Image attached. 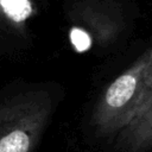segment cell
Segmentation results:
<instances>
[{"mask_svg":"<svg viewBox=\"0 0 152 152\" xmlns=\"http://www.w3.org/2000/svg\"><path fill=\"white\" fill-rule=\"evenodd\" d=\"M32 108L24 101L0 103V152H28L32 146Z\"/></svg>","mask_w":152,"mask_h":152,"instance_id":"1","label":"cell"},{"mask_svg":"<svg viewBox=\"0 0 152 152\" xmlns=\"http://www.w3.org/2000/svg\"><path fill=\"white\" fill-rule=\"evenodd\" d=\"M135 78L131 74H125L118 77L108 88L106 93V102L114 108L121 107L126 103L134 93Z\"/></svg>","mask_w":152,"mask_h":152,"instance_id":"2","label":"cell"},{"mask_svg":"<svg viewBox=\"0 0 152 152\" xmlns=\"http://www.w3.org/2000/svg\"><path fill=\"white\" fill-rule=\"evenodd\" d=\"M0 13L13 23H23L32 14L30 0H0Z\"/></svg>","mask_w":152,"mask_h":152,"instance_id":"3","label":"cell"},{"mask_svg":"<svg viewBox=\"0 0 152 152\" xmlns=\"http://www.w3.org/2000/svg\"><path fill=\"white\" fill-rule=\"evenodd\" d=\"M70 38H71V43L74 44V46L80 51H86L89 49L90 46V38L89 36L83 32L82 30L78 28H72L70 32Z\"/></svg>","mask_w":152,"mask_h":152,"instance_id":"4","label":"cell"}]
</instances>
